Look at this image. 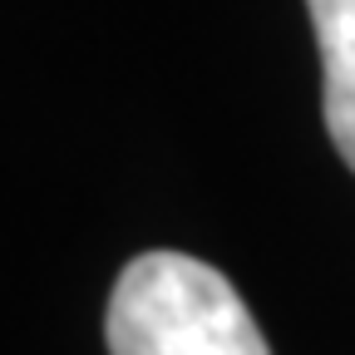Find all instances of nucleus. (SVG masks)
Returning a JSON list of instances; mask_svg holds the SVG:
<instances>
[{
	"label": "nucleus",
	"instance_id": "obj_2",
	"mask_svg": "<svg viewBox=\"0 0 355 355\" xmlns=\"http://www.w3.org/2000/svg\"><path fill=\"white\" fill-rule=\"evenodd\" d=\"M321 44V109L336 153L355 173V0H306Z\"/></svg>",
	"mask_w": 355,
	"mask_h": 355
},
{
	"label": "nucleus",
	"instance_id": "obj_1",
	"mask_svg": "<svg viewBox=\"0 0 355 355\" xmlns=\"http://www.w3.org/2000/svg\"><path fill=\"white\" fill-rule=\"evenodd\" d=\"M104 340L109 355H272L237 286L183 252H144L123 266Z\"/></svg>",
	"mask_w": 355,
	"mask_h": 355
}]
</instances>
